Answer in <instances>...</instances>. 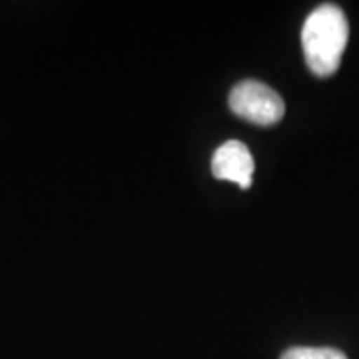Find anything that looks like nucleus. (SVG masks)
I'll return each instance as SVG.
<instances>
[{"label":"nucleus","mask_w":359,"mask_h":359,"mask_svg":"<svg viewBox=\"0 0 359 359\" xmlns=\"http://www.w3.org/2000/svg\"><path fill=\"white\" fill-rule=\"evenodd\" d=\"M349 40V25L344 11L335 4H321L306 18L302 46L306 62L316 76H332L341 65Z\"/></svg>","instance_id":"obj_1"},{"label":"nucleus","mask_w":359,"mask_h":359,"mask_svg":"<svg viewBox=\"0 0 359 359\" xmlns=\"http://www.w3.org/2000/svg\"><path fill=\"white\" fill-rule=\"evenodd\" d=\"M231 112L257 126H271L285 114L282 96L268 84L257 80H244L233 86L230 94Z\"/></svg>","instance_id":"obj_2"},{"label":"nucleus","mask_w":359,"mask_h":359,"mask_svg":"<svg viewBox=\"0 0 359 359\" xmlns=\"http://www.w3.org/2000/svg\"><path fill=\"white\" fill-rule=\"evenodd\" d=\"M254 158L244 142L228 140L212 158V174L218 180L233 182L248 190L254 178Z\"/></svg>","instance_id":"obj_3"},{"label":"nucleus","mask_w":359,"mask_h":359,"mask_svg":"<svg viewBox=\"0 0 359 359\" xmlns=\"http://www.w3.org/2000/svg\"><path fill=\"white\" fill-rule=\"evenodd\" d=\"M282 359H347V355L334 347H292Z\"/></svg>","instance_id":"obj_4"}]
</instances>
